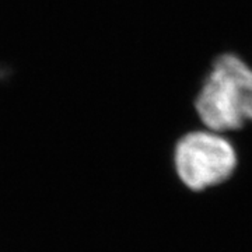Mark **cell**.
Instances as JSON below:
<instances>
[{
    "instance_id": "cell-1",
    "label": "cell",
    "mask_w": 252,
    "mask_h": 252,
    "mask_svg": "<svg viewBox=\"0 0 252 252\" xmlns=\"http://www.w3.org/2000/svg\"><path fill=\"white\" fill-rule=\"evenodd\" d=\"M207 129L225 133L252 122V67L240 56L220 55L195 99Z\"/></svg>"
},
{
    "instance_id": "cell-2",
    "label": "cell",
    "mask_w": 252,
    "mask_h": 252,
    "mask_svg": "<svg viewBox=\"0 0 252 252\" xmlns=\"http://www.w3.org/2000/svg\"><path fill=\"white\" fill-rule=\"evenodd\" d=\"M238 165V156L224 133L212 129L190 130L174 147V168L190 190L202 192L228 180Z\"/></svg>"
}]
</instances>
